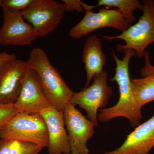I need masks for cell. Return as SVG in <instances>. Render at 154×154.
I'll use <instances>...</instances> for the list:
<instances>
[{
    "instance_id": "6da1fadb",
    "label": "cell",
    "mask_w": 154,
    "mask_h": 154,
    "mask_svg": "<svg viewBox=\"0 0 154 154\" xmlns=\"http://www.w3.org/2000/svg\"><path fill=\"white\" fill-rule=\"evenodd\" d=\"M122 52L124 56L120 60L114 51H112L116 66L115 75L110 81L118 85L119 99L112 107L101 109L98 119L100 122L105 123L118 117H124L128 119L131 126L136 127L140 124L142 119V107L138 105L133 95L129 72L130 62L132 57L135 56V52L133 50L126 49Z\"/></svg>"
},
{
    "instance_id": "7a4b0ae2",
    "label": "cell",
    "mask_w": 154,
    "mask_h": 154,
    "mask_svg": "<svg viewBox=\"0 0 154 154\" xmlns=\"http://www.w3.org/2000/svg\"><path fill=\"white\" fill-rule=\"evenodd\" d=\"M27 62L28 67L34 70L38 75L52 107L58 111H63L74 93L53 66L46 53L42 48H33Z\"/></svg>"
},
{
    "instance_id": "3957f363",
    "label": "cell",
    "mask_w": 154,
    "mask_h": 154,
    "mask_svg": "<svg viewBox=\"0 0 154 154\" xmlns=\"http://www.w3.org/2000/svg\"><path fill=\"white\" fill-rule=\"evenodd\" d=\"M142 3L143 13L136 23L117 36H102L108 41L123 40L124 45H116L117 51L122 52L125 49L133 50L135 56L139 58L143 57L146 48L154 43V0H144Z\"/></svg>"
},
{
    "instance_id": "277c9868",
    "label": "cell",
    "mask_w": 154,
    "mask_h": 154,
    "mask_svg": "<svg viewBox=\"0 0 154 154\" xmlns=\"http://www.w3.org/2000/svg\"><path fill=\"white\" fill-rule=\"evenodd\" d=\"M0 139L30 143L43 148L48 144L47 127L40 113L18 112L1 128Z\"/></svg>"
},
{
    "instance_id": "5b68a950",
    "label": "cell",
    "mask_w": 154,
    "mask_h": 154,
    "mask_svg": "<svg viewBox=\"0 0 154 154\" xmlns=\"http://www.w3.org/2000/svg\"><path fill=\"white\" fill-rule=\"evenodd\" d=\"M108 73L105 70L93 78L91 85L74 93L69 103L85 110L88 119L98 125V110L105 108L113 94L112 88L107 84Z\"/></svg>"
},
{
    "instance_id": "8992f818",
    "label": "cell",
    "mask_w": 154,
    "mask_h": 154,
    "mask_svg": "<svg viewBox=\"0 0 154 154\" xmlns=\"http://www.w3.org/2000/svg\"><path fill=\"white\" fill-rule=\"evenodd\" d=\"M66 12L63 3L54 0H33L21 13L25 21L33 27L38 37H44L57 28Z\"/></svg>"
},
{
    "instance_id": "52a82bcc",
    "label": "cell",
    "mask_w": 154,
    "mask_h": 154,
    "mask_svg": "<svg viewBox=\"0 0 154 154\" xmlns=\"http://www.w3.org/2000/svg\"><path fill=\"white\" fill-rule=\"evenodd\" d=\"M85 10V14L83 19L69 31L71 38L80 39L93 31L104 28H114L122 33L131 26L118 9L104 8L96 13L89 9Z\"/></svg>"
},
{
    "instance_id": "ba28073f",
    "label": "cell",
    "mask_w": 154,
    "mask_h": 154,
    "mask_svg": "<svg viewBox=\"0 0 154 154\" xmlns=\"http://www.w3.org/2000/svg\"><path fill=\"white\" fill-rule=\"evenodd\" d=\"M63 116L71 154H89L87 143L95 133V124L69 103L63 110Z\"/></svg>"
},
{
    "instance_id": "9c48e42d",
    "label": "cell",
    "mask_w": 154,
    "mask_h": 154,
    "mask_svg": "<svg viewBox=\"0 0 154 154\" xmlns=\"http://www.w3.org/2000/svg\"><path fill=\"white\" fill-rule=\"evenodd\" d=\"M4 21L0 28V45L22 46L29 45L38 38L36 31L22 17L21 12L2 7Z\"/></svg>"
},
{
    "instance_id": "30bf717a",
    "label": "cell",
    "mask_w": 154,
    "mask_h": 154,
    "mask_svg": "<svg viewBox=\"0 0 154 154\" xmlns=\"http://www.w3.org/2000/svg\"><path fill=\"white\" fill-rule=\"evenodd\" d=\"M19 112L40 113L52 106L45 93L37 74L28 67L22 88L14 104Z\"/></svg>"
},
{
    "instance_id": "8fae6325",
    "label": "cell",
    "mask_w": 154,
    "mask_h": 154,
    "mask_svg": "<svg viewBox=\"0 0 154 154\" xmlns=\"http://www.w3.org/2000/svg\"><path fill=\"white\" fill-rule=\"evenodd\" d=\"M47 127L49 154H71L67 131L65 128L63 111L51 106L40 113Z\"/></svg>"
},
{
    "instance_id": "7c38bea8",
    "label": "cell",
    "mask_w": 154,
    "mask_h": 154,
    "mask_svg": "<svg viewBox=\"0 0 154 154\" xmlns=\"http://www.w3.org/2000/svg\"><path fill=\"white\" fill-rule=\"evenodd\" d=\"M27 69V61L17 59L0 72V104H15Z\"/></svg>"
},
{
    "instance_id": "4fadbf2b",
    "label": "cell",
    "mask_w": 154,
    "mask_h": 154,
    "mask_svg": "<svg viewBox=\"0 0 154 154\" xmlns=\"http://www.w3.org/2000/svg\"><path fill=\"white\" fill-rule=\"evenodd\" d=\"M154 147V115L136 127L118 148L104 154H149Z\"/></svg>"
},
{
    "instance_id": "5bb4252c",
    "label": "cell",
    "mask_w": 154,
    "mask_h": 154,
    "mask_svg": "<svg viewBox=\"0 0 154 154\" xmlns=\"http://www.w3.org/2000/svg\"><path fill=\"white\" fill-rule=\"evenodd\" d=\"M82 62L85 65L87 73V87L94 77L104 70L103 67L107 62L106 56L102 50L101 39L96 34L89 36L85 42Z\"/></svg>"
},
{
    "instance_id": "9a60e30c",
    "label": "cell",
    "mask_w": 154,
    "mask_h": 154,
    "mask_svg": "<svg viewBox=\"0 0 154 154\" xmlns=\"http://www.w3.org/2000/svg\"><path fill=\"white\" fill-rule=\"evenodd\" d=\"M133 95L138 105L142 107L154 101V77L148 76L131 80Z\"/></svg>"
},
{
    "instance_id": "2e32d148",
    "label": "cell",
    "mask_w": 154,
    "mask_h": 154,
    "mask_svg": "<svg viewBox=\"0 0 154 154\" xmlns=\"http://www.w3.org/2000/svg\"><path fill=\"white\" fill-rule=\"evenodd\" d=\"M100 6H105L106 8H112L118 9L125 19L131 25L135 21L134 12L137 10L142 11V2L138 0H99L94 8Z\"/></svg>"
},
{
    "instance_id": "e0dca14e",
    "label": "cell",
    "mask_w": 154,
    "mask_h": 154,
    "mask_svg": "<svg viewBox=\"0 0 154 154\" xmlns=\"http://www.w3.org/2000/svg\"><path fill=\"white\" fill-rule=\"evenodd\" d=\"M43 148L30 143L0 139V154H38Z\"/></svg>"
},
{
    "instance_id": "ac0fdd59",
    "label": "cell",
    "mask_w": 154,
    "mask_h": 154,
    "mask_svg": "<svg viewBox=\"0 0 154 154\" xmlns=\"http://www.w3.org/2000/svg\"><path fill=\"white\" fill-rule=\"evenodd\" d=\"M33 0H1V8L4 7L10 11L21 12L26 8Z\"/></svg>"
},
{
    "instance_id": "d6986e66",
    "label": "cell",
    "mask_w": 154,
    "mask_h": 154,
    "mask_svg": "<svg viewBox=\"0 0 154 154\" xmlns=\"http://www.w3.org/2000/svg\"><path fill=\"white\" fill-rule=\"evenodd\" d=\"M18 112L19 111L14 104H0V129Z\"/></svg>"
},
{
    "instance_id": "ffe728a7",
    "label": "cell",
    "mask_w": 154,
    "mask_h": 154,
    "mask_svg": "<svg viewBox=\"0 0 154 154\" xmlns=\"http://www.w3.org/2000/svg\"><path fill=\"white\" fill-rule=\"evenodd\" d=\"M144 65L140 69V73L142 77L151 76L154 77V66L150 62L149 52L146 51L144 54Z\"/></svg>"
},
{
    "instance_id": "44dd1931",
    "label": "cell",
    "mask_w": 154,
    "mask_h": 154,
    "mask_svg": "<svg viewBox=\"0 0 154 154\" xmlns=\"http://www.w3.org/2000/svg\"><path fill=\"white\" fill-rule=\"evenodd\" d=\"M62 2L64 4L66 12L75 11L79 13H82L84 11L83 2L80 0H62Z\"/></svg>"
},
{
    "instance_id": "7402d4cb",
    "label": "cell",
    "mask_w": 154,
    "mask_h": 154,
    "mask_svg": "<svg viewBox=\"0 0 154 154\" xmlns=\"http://www.w3.org/2000/svg\"><path fill=\"white\" fill-rule=\"evenodd\" d=\"M17 59V56L14 54H9L6 51L0 52V72Z\"/></svg>"
}]
</instances>
